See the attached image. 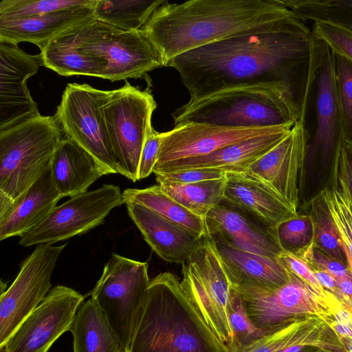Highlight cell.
I'll use <instances>...</instances> for the list:
<instances>
[{"label": "cell", "mask_w": 352, "mask_h": 352, "mask_svg": "<svg viewBox=\"0 0 352 352\" xmlns=\"http://www.w3.org/2000/svg\"><path fill=\"white\" fill-rule=\"evenodd\" d=\"M66 244H39L22 263L9 288L1 292L0 350L50 291L51 278Z\"/></svg>", "instance_id": "14"}, {"label": "cell", "mask_w": 352, "mask_h": 352, "mask_svg": "<svg viewBox=\"0 0 352 352\" xmlns=\"http://www.w3.org/2000/svg\"><path fill=\"white\" fill-rule=\"evenodd\" d=\"M63 133L55 116L41 114L0 131V217L50 164Z\"/></svg>", "instance_id": "4"}, {"label": "cell", "mask_w": 352, "mask_h": 352, "mask_svg": "<svg viewBox=\"0 0 352 352\" xmlns=\"http://www.w3.org/2000/svg\"><path fill=\"white\" fill-rule=\"evenodd\" d=\"M185 292L204 320L228 347L232 333L227 316L230 283L213 240L208 236L182 263Z\"/></svg>", "instance_id": "9"}, {"label": "cell", "mask_w": 352, "mask_h": 352, "mask_svg": "<svg viewBox=\"0 0 352 352\" xmlns=\"http://www.w3.org/2000/svg\"><path fill=\"white\" fill-rule=\"evenodd\" d=\"M311 30L294 15L280 28L233 36L186 52L175 69L192 102L238 87H261L283 96L305 120L311 86Z\"/></svg>", "instance_id": "1"}, {"label": "cell", "mask_w": 352, "mask_h": 352, "mask_svg": "<svg viewBox=\"0 0 352 352\" xmlns=\"http://www.w3.org/2000/svg\"><path fill=\"white\" fill-rule=\"evenodd\" d=\"M294 16L276 0L166 1L142 30L161 53L165 66L186 52L233 36L272 30Z\"/></svg>", "instance_id": "2"}, {"label": "cell", "mask_w": 352, "mask_h": 352, "mask_svg": "<svg viewBox=\"0 0 352 352\" xmlns=\"http://www.w3.org/2000/svg\"><path fill=\"white\" fill-rule=\"evenodd\" d=\"M312 270L316 280L323 289L334 295L336 291V280L330 274L315 269Z\"/></svg>", "instance_id": "47"}, {"label": "cell", "mask_w": 352, "mask_h": 352, "mask_svg": "<svg viewBox=\"0 0 352 352\" xmlns=\"http://www.w3.org/2000/svg\"><path fill=\"white\" fill-rule=\"evenodd\" d=\"M276 127L234 128L199 122L176 125L162 133L154 169L178 160L208 155L226 146L268 133Z\"/></svg>", "instance_id": "18"}, {"label": "cell", "mask_w": 352, "mask_h": 352, "mask_svg": "<svg viewBox=\"0 0 352 352\" xmlns=\"http://www.w3.org/2000/svg\"><path fill=\"white\" fill-rule=\"evenodd\" d=\"M108 91L69 83L55 113L67 137L91 154L110 174L118 173L101 106Z\"/></svg>", "instance_id": "11"}, {"label": "cell", "mask_w": 352, "mask_h": 352, "mask_svg": "<svg viewBox=\"0 0 352 352\" xmlns=\"http://www.w3.org/2000/svg\"><path fill=\"white\" fill-rule=\"evenodd\" d=\"M50 168L54 184L63 197L84 193L98 178L110 174L91 154L67 137L58 145Z\"/></svg>", "instance_id": "26"}, {"label": "cell", "mask_w": 352, "mask_h": 352, "mask_svg": "<svg viewBox=\"0 0 352 352\" xmlns=\"http://www.w3.org/2000/svg\"><path fill=\"white\" fill-rule=\"evenodd\" d=\"M165 0H96L94 18L124 31L142 30Z\"/></svg>", "instance_id": "31"}, {"label": "cell", "mask_w": 352, "mask_h": 352, "mask_svg": "<svg viewBox=\"0 0 352 352\" xmlns=\"http://www.w3.org/2000/svg\"><path fill=\"white\" fill-rule=\"evenodd\" d=\"M295 255L303 259L312 269L324 272L336 280L352 278L348 266L327 255L316 247L313 241Z\"/></svg>", "instance_id": "41"}, {"label": "cell", "mask_w": 352, "mask_h": 352, "mask_svg": "<svg viewBox=\"0 0 352 352\" xmlns=\"http://www.w3.org/2000/svg\"><path fill=\"white\" fill-rule=\"evenodd\" d=\"M80 50L107 63L103 79L140 78L164 66L163 57L142 30L124 31L98 20L79 26Z\"/></svg>", "instance_id": "8"}, {"label": "cell", "mask_w": 352, "mask_h": 352, "mask_svg": "<svg viewBox=\"0 0 352 352\" xmlns=\"http://www.w3.org/2000/svg\"><path fill=\"white\" fill-rule=\"evenodd\" d=\"M157 107L151 90H140L128 81L119 89L108 91L101 111L118 173L138 181L141 153Z\"/></svg>", "instance_id": "7"}, {"label": "cell", "mask_w": 352, "mask_h": 352, "mask_svg": "<svg viewBox=\"0 0 352 352\" xmlns=\"http://www.w3.org/2000/svg\"><path fill=\"white\" fill-rule=\"evenodd\" d=\"M62 198L54 184L50 164L26 192L0 217V240L21 236L36 227Z\"/></svg>", "instance_id": "25"}, {"label": "cell", "mask_w": 352, "mask_h": 352, "mask_svg": "<svg viewBox=\"0 0 352 352\" xmlns=\"http://www.w3.org/2000/svg\"><path fill=\"white\" fill-rule=\"evenodd\" d=\"M319 316H306L263 336L241 352H278L285 347L305 326Z\"/></svg>", "instance_id": "39"}, {"label": "cell", "mask_w": 352, "mask_h": 352, "mask_svg": "<svg viewBox=\"0 0 352 352\" xmlns=\"http://www.w3.org/2000/svg\"><path fill=\"white\" fill-rule=\"evenodd\" d=\"M340 151L329 167L328 185L320 195L338 231L344 254L352 252V193L339 165Z\"/></svg>", "instance_id": "30"}, {"label": "cell", "mask_w": 352, "mask_h": 352, "mask_svg": "<svg viewBox=\"0 0 352 352\" xmlns=\"http://www.w3.org/2000/svg\"><path fill=\"white\" fill-rule=\"evenodd\" d=\"M125 204L130 218L146 242L166 262L182 264L205 237L196 236L142 204L133 201Z\"/></svg>", "instance_id": "22"}, {"label": "cell", "mask_w": 352, "mask_h": 352, "mask_svg": "<svg viewBox=\"0 0 352 352\" xmlns=\"http://www.w3.org/2000/svg\"><path fill=\"white\" fill-rule=\"evenodd\" d=\"M227 316L232 337L228 346L230 352H241L266 335L250 320L241 294L231 286L227 306Z\"/></svg>", "instance_id": "35"}, {"label": "cell", "mask_w": 352, "mask_h": 352, "mask_svg": "<svg viewBox=\"0 0 352 352\" xmlns=\"http://www.w3.org/2000/svg\"><path fill=\"white\" fill-rule=\"evenodd\" d=\"M96 3L17 20H0V42H30L42 50L63 32L95 19Z\"/></svg>", "instance_id": "24"}, {"label": "cell", "mask_w": 352, "mask_h": 352, "mask_svg": "<svg viewBox=\"0 0 352 352\" xmlns=\"http://www.w3.org/2000/svg\"><path fill=\"white\" fill-rule=\"evenodd\" d=\"M208 236L261 256L278 258L283 252L276 228L266 227L242 210L222 201L204 218Z\"/></svg>", "instance_id": "19"}, {"label": "cell", "mask_w": 352, "mask_h": 352, "mask_svg": "<svg viewBox=\"0 0 352 352\" xmlns=\"http://www.w3.org/2000/svg\"><path fill=\"white\" fill-rule=\"evenodd\" d=\"M155 175L159 185H184L224 178L226 173L215 168H198Z\"/></svg>", "instance_id": "42"}, {"label": "cell", "mask_w": 352, "mask_h": 352, "mask_svg": "<svg viewBox=\"0 0 352 352\" xmlns=\"http://www.w3.org/2000/svg\"><path fill=\"white\" fill-rule=\"evenodd\" d=\"M294 124L278 126L268 133L226 146L204 156L166 164L155 168L153 173L198 168H215L226 173L245 172L251 164L277 145L290 132Z\"/></svg>", "instance_id": "20"}, {"label": "cell", "mask_w": 352, "mask_h": 352, "mask_svg": "<svg viewBox=\"0 0 352 352\" xmlns=\"http://www.w3.org/2000/svg\"><path fill=\"white\" fill-rule=\"evenodd\" d=\"M124 204L136 202L169 221L188 230L199 237L208 236L205 219L186 208L161 188L159 184L145 188H126L122 192Z\"/></svg>", "instance_id": "29"}, {"label": "cell", "mask_w": 352, "mask_h": 352, "mask_svg": "<svg viewBox=\"0 0 352 352\" xmlns=\"http://www.w3.org/2000/svg\"><path fill=\"white\" fill-rule=\"evenodd\" d=\"M129 352H230L208 325L174 274L150 280Z\"/></svg>", "instance_id": "3"}, {"label": "cell", "mask_w": 352, "mask_h": 352, "mask_svg": "<svg viewBox=\"0 0 352 352\" xmlns=\"http://www.w3.org/2000/svg\"><path fill=\"white\" fill-rule=\"evenodd\" d=\"M303 22H326L352 34V0H276Z\"/></svg>", "instance_id": "32"}, {"label": "cell", "mask_w": 352, "mask_h": 352, "mask_svg": "<svg viewBox=\"0 0 352 352\" xmlns=\"http://www.w3.org/2000/svg\"><path fill=\"white\" fill-rule=\"evenodd\" d=\"M96 0H1L0 20H17L51 14L95 3Z\"/></svg>", "instance_id": "36"}, {"label": "cell", "mask_w": 352, "mask_h": 352, "mask_svg": "<svg viewBox=\"0 0 352 352\" xmlns=\"http://www.w3.org/2000/svg\"><path fill=\"white\" fill-rule=\"evenodd\" d=\"M312 34L326 43L332 52L352 62V34L334 24L314 22Z\"/></svg>", "instance_id": "40"}, {"label": "cell", "mask_w": 352, "mask_h": 352, "mask_svg": "<svg viewBox=\"0 0 352 352\" xmlns=\"http://www.w3.org/2000/svg\"><path fill=\"white\" fill-rule=\"evenodd\" d=\"M83 296L57 285L12 333L1 352H47L54 342L70 330Z\"/></svg>", "instance_id": "15"}, {"label": "cell", "mask_w": 352, "mask_h": 352, "mask_svg": "<svg viewBox=\"0 0 352 352\" xmlns=\"http://www.w3.org/2000/svg\"><path fill=\"white\" fill-rule=\"evenodd\" d=\"M333 296L352 314V278L336 280V291Z\"/></svg>", "instance_id": "46"}, {"label": "cell", "mask_w": 352, "mask_h": 352, "mask_svg": "<svg viewBox=\"0 0 352 352\" xmlns=\"http://www.w3.org/2000/svg\"><path fill=\"white\" fill-rule=\"evenodd\" d=\"M340 340L344 347V352H352V340L349 339H340Z\"/></svg>", "instance_id": "48"}, {"label": "cell", "mask_w": 352, "mask_h": 352, "mask_svg": "<svg viewBox=\"0 0 352 352\" xmlns=\"http://www.w3.org/2000/svg\"><path fill=\"white\" fill-rule=\"evenodd\" d=\"M309 138L305 122L296 121L277 145L245 170L265 184L296 212L303 186Z\"/></svg>", "instance_id": "16"}, {"label": "cell", "mask_w": 352, "mask_h": 352, "mask_svg": "<svg viewBox=\"0 0 352 352\" xmlns=\"http://www.w3.org/2000/svg\"><path fill=\"white\" fill-rule=\"evenodd\" d=\"M79 26L56 36L41 50V65L64 76L83 75L103 78L107 63L82 52L78 47Z\"/></svg>", "instance_id": "27"}, {"label": "cell", "mask_w": 352, "mask_h": 352, "mask_svg": "<svg viewBox=\"0 0 352 352\" xmlns=\"http://www.w3.org/2000/svg\"><path fill=\"white\" fill-rule=\"evenodd\" d=\"M70 331L74 352H123L116 334L91 298L79 307Z\"/></svg>", "instance_id": "28"}, {"label": "cell", "mask_w": 352, "mask_h": 352, "mask_svg": "<svg viewBox=\"0 0 352 352\" xmlns=\"http://www.w3.org/2000/svg\"><path fill=\"white\" fill-rule=\"evenodd\" d=\"M162 133L150 129L145 141L140 160L138 168V180L145 179L151 173L157 160Z\"/></svg>", "instance_id": "44"}, {"label": "cell", "mask_w": 352, "mask_h": 352, "mask_svg": "<svg viewBox=\"0 0 352 352\" xmlns=\"http://www.w3.org/2000/svg\"><path fill=\"white\" fill-rule=\"evenodd\" d=\"M223 201L272 229L299 214L265 184L246 172L226 173Z\"/></svg>", "instance_id": "21"}, {"label": "cell", "mask_w": 352, "mask_h": 352, "mask_svg": "<svg viewBox=\"0 0 352 352\" xmlns=\"http://www.w3.org/2000/svg\"><path fill=\"white\" fill-rule=\"evenodd\" d=\"M233 287L242 296L253 324L265 334L301 318L314 316L326 320L329 314L326 296L318 295L290 272L287 283L275 289Z\"/></svg>", "instance_id": "12"}, {"label": "cell", "mask_w": 352, "mask_h": 352, "mask_svg": "<svg viewBox=\"0 0 352 352\" xmlns=\"http://www.w3.org/2000/svg\"><path fill=\"white\" fill-rule=\"evenodd\" d=\"M276 232L282 250L296 254L313 241L311 219L309 214H298L280 223L276 228Z\"/></svg>", "instance_id": "37"}, {"label": "cell", "mask_w": 352, "mask_h": 352, "mask_svg": "<svg viewBox=\"0 0 352 352\" xmlns=\"http://www.w3.org/2000/svg\"><path fill=\"white\" fill-rule=\"evenodd\" d=\"M226 176L184 185H160L162 190L192 213L205 218L208 212L221 203Z\"/></svg>", "instance_id": "33"}, {"label": "cell", "mask_w": 352, "mask_h": 352, "mask_svg": "<svg viewBox=\"0 0 352 352\" xmlns=\"http://www.w3.org/2000/svg\"><path fill=\"white\" fill-rule=\"evenodd\" d=\"M320 352H328V351H320Z\"/></svg>", "instance_id": "49"}, {"label": "cell", "mask_w": 352, "mask_h": 352, "mask_svg": "<svg viewBox=\"0 0 352 352\" xmlns=\"http://www.w3.org/2000/svg\"><path fill=\"white\" fill-rule=\"evenodd\" d=\"M309 215L313 223L315 246L344 264L346 257L338 231L320 195L311 201Z\"/></svg>", "instance_id": "34"}, {"label": "cell", "mask_w": 352, "mask_h": 352, "mask_svg": "<svg viewBox=\"0 0 352 352\" xmlns=\"http://www.w3.org/2000/svg\"><path fill=\"white\" fill-rule=\"evenodd\" d=\"M285 268L301 278L318 295L325 297V291L316 280L312 268L303 259L298 256L283 252L278 257Z\"/></svg>", "instance_id": "43"}, {"label": "cell", "mask_w": 352, "mask_h": 352, "mask_svg": "<svg viewBox=\"0 0 352 352\" xmlns=\"http://www.w3.org/2000/svg\"><path fill=\"white\" fill-rule=\"evenodd\" d=\"M311 86L314 91L315 129L307 144L306 163L318 161L321 168H329L344 140L338 100L335 54L313 35Z\"/></svg>", "instance_id": "10"}, {"label": "cell", "mask_w": 352, "mask_h": 352, "mask_svg": "<svg viewBox=\"0 0 352 352\" xmlns=\"http://www.w3.org/2000/svg\"><path fill=\"white\" fill-rule=\"evenodd\" d=\"M335 73L344 138L352 141V62L335 54Z\"/></svg>", "instance_id": "38"}, {"label": "cell", "mask_w": 352, "mask_h": 352, "mask_svg": "<svg viewBox=\"0 0 352 352\" xmlns=\"http://www.w3.org/2000/svg\"><path fill=\"white\" fill-rule=\"evenodd\" d=\"M209 237L215 244L231 286L275 289L289 280V272L278 258L251 253L232 246L219 237Z\"/></svg>", "instance_id": "23"}, {"label": "cell", "mask_w": 352, "mask_h": 352, "mask_svg": "<svg viewBox=\"0 0 352 352\" xmlns=\"http://www.w3.org/2000/svg\"><path fill=\"white\" fill-rule=\"evenodd\" d=\"M338 162L352 193V141L344 138L338 154Z\"/></svg>", "instance_id": "45"}, {"label": "cell", "mask_w": 352, "mask_h": 352, "mask_svg": "<svg viewBox=\"0 0 352 352\" xmlns=\"http://www.w3.org/2000/svg\"><path fill=\"white\" fill-rule=\"evenodd\" d=\"M150 283L148 263L112 254L91 292V299L129 352Z\"/></svg>", "instance_id": "6"}, {"label": "cell", "mask_w": 352, "mask_h": 352, "mask_svg": "<svg viewBox=\"0 0 352 352\" xmlns=\"http://www.w3.org/2000/svg\"><path fill=\"white\" fill-rule=\"evenodd\" d=\"M41 64L39 54L30 55L17 45L0 42V131L40 115L27 80Z\"/></svg>", "instance_id": "17"}, {"label": "cell", "mask_w": 352, "mask_h": 352, "mask_svg": "<svg viewBox=\"0 0 352 352\" xmlns=\"http://www.w3.org/2000/svg\"><path fill=\"white\" fill-rule=\"evenodd\" d=\"M175 126L188 122L234 127L294 124L298 117L278 94L261 87H238L188 102L172 113Z\"/></svg>", "instance_id": "5"}, {"label": "cell", "mask_w": 352, "mask_h": 352, "mask_svg": "<svg viewBox=\"0 0 352 352\" xmlns=\"http://www.w3.org/2000/svg\"><path fill=\"white\" fill-rule=\"evenodd\" d=\"M124 204L118 186L101 187L74 196L57 206L41 223L20 236L24 247L54 244L102 224L112 209Z\"/></svg>", "instance_id": "13"}]
</instances>
